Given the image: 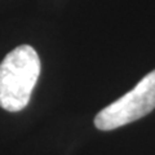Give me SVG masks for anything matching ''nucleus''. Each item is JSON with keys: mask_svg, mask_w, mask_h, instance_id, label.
I'll return each mask as SVG.
<instances>
[{"mask_svg": "<svg viewBox=\"0 0 155 155\" xmlns=\"http://www.w3.org/2000/svg\"><path fill=\"white\" fill-rule=\"evenodd\" d=\"M40 58L31 45L9 52L0 64V107L17 113L27 106L40 75Z\"/></svg>", "mask_w": 155, "mask_h": 155, "instance_id": "obj_1", "label": "nucleus"}, {"mask_svg": "<svg viewBox=\"0 0 155 155\" xmlns=\"http://www.w3.org/2000/svg\"><path fill=\"white\" fill-rule=\"evenodd\" d=\"M155 109V70L142 78L133 89L102 109L94 118L100 130H113L136 122Z\"/></svg>", "mask_w": 155, "mask_h": 155, "instance_id": "obj_2", "label": "nucleus"}]
</instances>
